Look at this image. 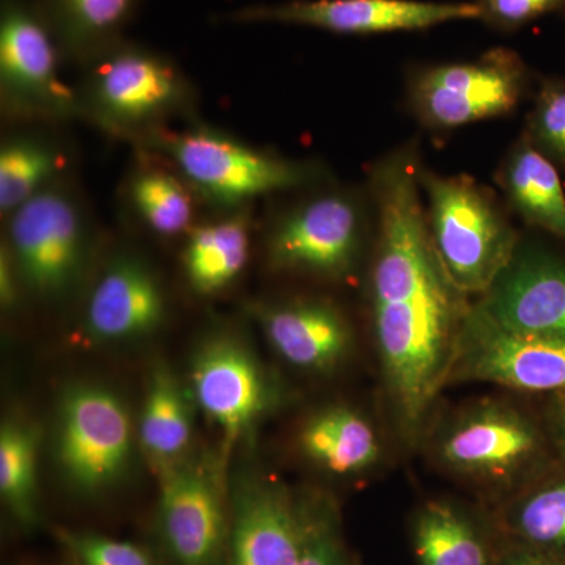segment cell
Instances as JSON below:
<instances>
[{
  "label": "cell",
  "mask_w": 565,
  "mask_h": 565,
  "mask_svg": "<svg viewBox=\"0 0 565 565\" xmlns=\"http://www.w3.org/2000/svg\"><path fill=\"white\" fill-rule=\"evenodd\" d=\"M411 151L390 156L373 174L379 237L371 303L375 343L397 416L414 434L449 381L467 296L435 250Z\"/></svg>",
  "instance_id": "obj_1"
},
{
  "label": "cell",
  "mask_w": 565,
  "mask_h": 565,
  "mask_svg": "<svg viewBox=\"0 0 565 565\" xmlns=\"http://www.w3.org/2000/svg\"><path fill=\"white\" fill-rule=\"evenodd\" d=\"M85 62L81 114L107 131L148 139L191 107V85L159 52L120 40Z\"/></svg>",
  "instance_id": "obj_2"
},
{
  "label": "cell",
  "mask_w": 565,
  "mask_h": 565,
  "mask_svg": "<svg viewBox=\"0 0 565 565\" xmlns=\"http://www.w3.org/2000/svg\"><path fill=\"white\" fill-rule=\"evenodd\" d=\"M427 225L438 258L465 296H484L516 252V236L493 196L463 177L419 170Z\"/></svg>",
  "instance_id": "obj_3"
},
{
  "label": "cell",
  "mask_w": 565,
  "mask_h": 565,
  "mask_svg": "<svg viewBox=\"0 0 565 565\" xmlns=\"http://www.w3.org/2000/svg\"><path fill=\"white\" fill-rule=\"evenodd\" d=\"M548 438L541 427L500 401H484L457 415L438 435V462L473 484L505 497L545 473Z\"/></svg>",
  "instance_id": "obj_4"
},
{
  "label": "cell",
  "mask_w": 565,
  "mask_h": 565,
  "mask_svg": "<svg viewBox=\"0 0 565 565\" xmlns=\"http://www.w3.org/2000/svg\"><path fill=\"white\" fill-rule=\"evenodd\" d=\"M151 147L173 163L193 192L212 204L241 210L256 196L299 188L313 180L302 163L258 150L207 126L148 137Z\"/></svg>",
  "instance_id": "obj_5"
},
{
  "label": "cell",
  "mask_w": 565,
  "mask_h": 565,
  "mask_svg": "<svg viewBox=\"0 0 565 565\" xmlns=\"http://www.w3.org/2000/svg\"><path fill=\"white\" fill-rule=\"evenodd\" d=\"M137 427L125 401L106 385L79 382L63 390L54 423V456L63 481L95 498L131 470Z\"/></svg>",
  "instance_id": "obj_6"
},
{
  "label": "cell",
  "mask_w": 565,
  "mask_h": 565,
  "mask_svg": "<svg viewBox=\"0 0 565 565\" xmlns=\"http://www.w3.org/2000/svg\"><path fill=\"white\" fill-rule=\"evenodd\" d=\"M7 218L3 245L22 289L44 300L73 292L90 258V228L79 200L57 182Z\"/></svg>",
  "instance_id": "obj_7"
},
{
  "label": "cell",
  "mask_w": 565,
  "mask_h": 565,
  "mask_svg": "<svg viewBox=\"0 0 565 565\" xmlns=\"http://www.w3.org/2000/svg\"><path fill=\"white\" fill-rule=\"evenodd\" d=\"M61 51L43 6L32 0H2L0 92L7 109L40 120L81 114L77 92L61 74Z\"/></svg>",
  "instance_id": "obj_8"
},
{
  "label": "cell",
  "mask_w": 565,
  "mask_h": 565,
  "mask_svg": "<svg viewBox=\"0 0 565 565\" xmlns=\"http://www.w3.org/2000/svg\"><path fill=\"white\" fill-rule=\"evenodd\" d=\"M158 534L172 565H225L230 494L221 465L193 455L158 471Z\"/></svg>",
  "instance_id": "obj_9"
},
{
  "label": "cell",
  "mask_w": 565,
  "mask_h": 565,
  "mask_svg": "<svg viewBox=\"0 0 565 565\" xmlns=\"http://www.w3.org/2000/svg\"><path fill=\"white\" fill-rule=\"evenodd\" d=\"M449 381H476L525 393L565 390V340L514 332L471 307Z\"/></svg>",
  "instance_id": "obj_10"
},
{
  "label": "cell",
  "mask_w": 565,
  "mask_h": 565,
  "mask_svg": "<svg viewBox=\"0 0 565 565\" xmlns=\"http://www.w3.org/2000/svg\"><path fill=\"white\" fill-rule=\"evenodd\" d=\"M193 404L222 430L225 452L275 404L269 375L252 349L236 334H207L189 370Z\"/></svg>",
  "instance_id": "obj_11"
},
{
  "label": "cell",
  "mask_w": 565,
  "mask_h": 565,
  "mask_svg": "<svg viewBox=\"0 0 565 565\" xmlns=\"http://www.w3.org/2000/svg\"><path fill=\"white\" fill-rule=\"evenodd\" d=\"M525 87V65L508 50L471 63L434 66L414 84V106L434 128L451 129L508 114Z\"/></svg>",
  "instance_id": "obj_12"
},
{
  "label": "cell",
  "mask_w": 565,
  "mask_h": 565,
  "mask_svg": "<svg viewBox=\"0 0 565 565\" xmlns=\"http://www.w3.org/2000/svg\"><path fill=\"white\" fill-rule=\"evenodd\" d=\"M362 239V212L355 202L327 193L275 223L267 237V259L273 269L340 280L359 262Z\"/></svg>",
  "instance_id": "obj_13"
},
{
  "label": "cell",
  "mask_w": 565,
  "mask_h": 565,
  "mask_svg": "<svg viewBox=\"0 0 565 565\" xmlns=\"http://www.w3.org/2000/svg\"><path fill=\"white\" fill-rule=\"evenodd\" d=\"M237 22H280L344 35L419 31L444 22L478 20V3H435L418 0H292L278 6L244 7Z\"/></svg>",
  "instance_id": "obj_14"
},
{
  "label": "cell",
  "mask_w": 565,
  "mask_h": 565,
  "mask_svg": "<svg viewBox=\"0 0 565 565\" xmlns=\"http://www.w3.org/2000/svg\"><path fill=\"white\" fill-rule=\"evenodd\" d=\"M303 545V500L262 476L230 494L225 565H297Z\"/></svg>",
  "instance_id": "obj_15"
},
{
  "label": "cell",
  "mask_w": 565,
  "mask_h": 565,
  "mask_svg": "<svg viewBox=\"0 0 565 565\" xmlns=\"http://www.w3.org/2000/svg\"><path fill=\"white\" fill-rule=\"evenodd\" d=\"M166 316V292L158 275L139 256L121 253L95 278L81 329L93 344L132 343L158 332Z\"/></svg>",
  "instance_id": "obj_16"
},
{
  "label": "cell",
  "mask_w": 565,
  "mask_h": 565,
  "mask_svg": "<svg viewBox=\"0 0 565 565\" xmlns=\"http://www.w3.org/2000/svg\"><path fill=\"white\" fill-rule=\"evenodd\" d=\"M476 307L504 329L565 340V264L516 250Z\"/></svg>",
  "instance_id": "obj_17"
},
{
  "label": "cell",
  "mask_w": 565,
  "mask_h": 565,
  "mask_svg": "<svg viewBox=\"0 0 565 565\" xmlns=\"http://www.w3.org/2000/svg\"><path fill=\"white\" fill-rule=\"evenodd\" d=\"M255 313L274 351L299 370L332 371L351 351V327L332 303L294 300L264 305Z\"/></svg>",
  "instance_id": "obj_18"
},
{
  "label": "cell",
  "mask_w": 565,
  "mask_h": 565,
  "mask_svg": "<svg viewBox=\"0 0 565 565\" xmlns=\"http://www.w3.org/2000/svg\"><path fill=\"white\" fill-rule=\"evenodd\" d=\"M493 533L565 561V470L537 476L493 514Z\"/></svg>",
  "instance_id": "obj_19"
},
{
  "label": "cell",
  "mask_w": 565,
  "mask_h": 565,
  "mask_svg": "<svg viewBox=\"0 0 565 565\" xmlns=\"http://www.w3.org/2000/svg\"><path fill=\"white\" fill-rule=\"evenodd\" d=\"M192 403L173 371L156 363L137 424V441L156 473L192 455Z\"/></svg>",
  "instance_id": "obj_20"
},
{
  "label": "cell",
  "mask_w": 565,
  "mask_h": 565,
  "mask_svg": "<svg viewBox=\"0 0 565 565\" xmlns=\"http://www.w3.org/2000/svg\"><path fill=\"white\" fill-rule=\"evenodd\" d=\"M299 448L310 462L329 473H364L377 463L381 444L364 416L349 407H329L303 423Z\"/></svg>",
  "instance_id": "obj_21"
},
{
  "label": "cell",
  "mask_w": 565,
  "mask_h": 565,
  "mask_svg": "<svg viewBox=\"0 0 565 565\" xmlns=\"http://www.w3.org/2000/svg\"><path fill=\"white\" fill-rule=\"evenodd\" d=\"M250 256V221L243 207L217 221L193 226L185 241V278L196 294L222 292L245 269Z\"/></svg>",
  "instance_id": "obj_22"
},
{
  "label": "cell",
  "mask_w": 565,
  "mask_h": 565,
  "mask_svg": "<svg viewBox=\"0 0 565 565\" xmlns=\"http://www.w3.org/2000/svg\"><path fill=\"white\" fill-rule=\"evenodd\" d=\"M412 542L419 565H493V530L462 509L429 501L416 512Z\"/></svg>",
  "instance_id": "obj_23"
},
{
  "label": "cell",
  "mask_w": 565,
  "mask_h": 565,
  "mask_svg": "<svg viewBox=\"0 0 565 565\" xmlns=\"http://www.w3.org/2000/svg\"><path fill=\"white\" fill-rule=\"evenodd\" d=\"M514 210L565 243V193L555 166L530 139L515 145L500 177Z\"/></svg>",
  "instance_id": "obj_24"
},
{
  "label": "cell",
  "mask_w": 565,
  "mask_h": 565,
  "mask_svg": "<svg viewBox=\"0 0 565 565\" xmlns=\"http://www.w3.org/2000/svg\"><path fill=\"white\" fill-rule=\"evenodd\" d=\"M68 156L57 141L17 134L0 148V212L9 215L33 196L61 182Z\"/></svg>",
  "instance_id": "obj_25"
},
{
  "label": "cell",
  "mask_w": 565,
  "mask_h": 565,
  "mask_svg": "<svg viewBox=\"0 0 565 565\" xmlns=\"http://www.w3.org/2000/svg\"><path fill=\"white\" fill-rule=\"evenodd\" d=\"M62 50L88 61L120 41L136 0H44Z\"/></svg>",
  "instance_id": "obj_26"
},
{
  "label": "cell",
  "mask_w": 565,
  "mask_h": 565,
  "mask_svg": "<svg viewBox=\"0 0 565 565\" xmlns=\"http://www.w3.org/2000/svg\"><path fill=\"white\" fill-rule=\"evenodd\" d=\"M39 433L31 423L7 418L0 427V497L22 530L40 523Z\"/></svg>",
  "instance_id": "obj_27"
},
{
  "label": "cell",
  "mask_w": 565,
  "mask_h": 565,
  "mask_svg": "<svg viewBox=\"0 0 565 565\" xmlns=\"http://www.w3.org/2000/svg\"><path fill=\"white\" fill-rule=\"evenodd\" d=\"M129 200L141 222L162 237L193 228V196L188 182L159 167H141L129 182Z\"/></svg>",
  "instance_id": "obj_28"
},
{
  "label": "cell",
  "mask_w": 565,
  "mask_h": 565,
  "mask_svg": "<svg viewBox=\"0 0 565 565\" xmlns=\"http://www.w3.org/2000/svg\"><path fill=\"white\" fill-rule=\"evenodd\" d=\"M303 500V545L297 565H356L341 530L340 514L332 500Z\"/></svg>",
  "instance_id": "obj_29"
},
{
  "label": "cell",
  "mask_w": 565,
  "mask_h": 565,
  "mask_svg": "<svg viewBox=\"0 0 565 565\" xmlns=\"http://www.w3.org/2000/svg\"><path fill=\"white\" fill-rule=\"evenodd\" d=\"M73 565H163L147 546L85 531L57 530Z\"/></svg>",
  "instance_id": "obj_30"
},
{
  "label": "cell",
  "mask_w": 565,
  "mask_h": 565,
  "mask_svg": "<svg viewBox=\"0 0 565 565\" xmlns=\"http://www.w3.org/2000/svg\"><path fill=\"white\" fill-rule=\"evenodd\" d=\"M531 141L546 158L565 163V85L542 88L531 117Z\"/></svg>",
  "instance_id": "obj_31"
},
{
  "label": "cell",
  "mask_w": 565,
  "mask_h": 565,
  "mask_svg": "<svg viewBox=\"0 0 565 565\" xmlns=\"http://www.w3.org/2000/svg\"><path fill=\"white\" fill-rule=\"evenodd\" d=\"M482 18L500 28L514 29L519 25L561 9L565 0H478Z\"/></svg>",
  "instance_id": "obj_32"
},
{
  "label": "cell",
  "mask_w": 565,
  "mask_h": 565,
  "mask_svg": "<svg viewBox=\"0 0 565 565\" xmlns=\"http://www.w3.org/2000/svg\"><path fill=\"white\" fill-rule=\"evenodd\" d=\"M493 565H565V561L493 533Z\"/></svg>",
  "instance_id": "obj_33"
},
{
  "label": "cell",
  "mask_w": 565,
  "mask_h": 565,
  "mask_svg": "<svg viewBox=\"0 0 565 565\" xmlns=\"http://www.w3.org/2000/svg\"><path fill=\"white\" fill-rule=\"evenodd\" d=\"M546 422H548L550 440L565 462V390L553 393L550 397Z\"/></svg>",
  "instance_id": "obj_34"
},
{
  "label": "cell",
  "mask_w": 565,
  "mask_h": 565,
  "mask_svg": "<svg viewBox=\"0 0 565 565\" xmlns=\"http://www.w3.org/2000/svg\"><path fill=\"white\" fill-rule=\"evenodd\" d=\"M21 288V280L13 262H11L10 253L6 245H2V252H0V300H2L3 308L9 310L17 303Z\"/></svg>",
  "instance_id": "obj_35"
}]
</instances>
